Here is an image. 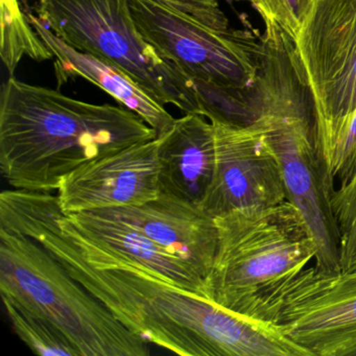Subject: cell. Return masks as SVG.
Wrapping results in <instances>:
<instances>
[{"instance_id": "6da1fadb", "label": "cell", "mask_w": 356, "mask_h": 356, "mask_svg": "<svg viewBox=\"0 0 356 356\" xmlns=\"http://www.w3.org/2000/svg\"><path fill=\"white\" fill-rule=\"evenodd\" d=\"M59 197L9 189L0 229L34 239L131 332L183 356H310L270 321L226 309L122 261L90 264L63 234Z\"/></svg>"}, {"instance_id": "7a4b0ae2", "label": "cell", "mask_w": 356, "mask_h": 356, "mask_svg": "<svg viewBox=\"0 0 356 356\" xmlns=\"http://www.w3.org/2000/svg\"><path fill=\"white\" fill-rule=\"evenodd\" d=\"M124 107L78 101L10 78L0 95V170L14 188L55 191L95 160L157 138Z\"/></svg>"}, {"instance_id": "3957f363", "label": "cell", "mask_w": 356, "mask_h": 356, "mask_svg": "<svg viewBox=\"0 0 356 356\" xmlns=\"http://www.w3.org/2000/svg\"><path fill=\"white\" fill-rule=\"evenodd\" d=\"M0 293L53 325L80 356H147L149 341L124 327L34 239L0 229Z\"/></svg>"}, {"instance_id": "277c9868", "label": "cell", "mask_w": 356, "mask_h": 356, "mask_svg": "<svg viewBox=\"0 0 356 356\" xmlns=\"http://www.w3.org/2000/svg\"><path fill=\"white\" fill-rule=\"evenodd\" d=\"M214 220L218 249L206 283L210 301L226 309L258 318L268 298L316 259V245L289 202Z\"/></svg>"}, {"instance_id": "5b68a950", "label": "cell", "mask_w": 356, "mask_h": 356, "mask_svg": "<svg viewBox=\"0 0 356 356\" xmlns=\"http://www.w3.org/2000/svg\"><path fill=\"white\" fill-rule=\"evenodd\" d=\"M36 16L70 47L124 70L164 107L201 115L193 79L143 38L129 0H38Z\"/></svg>"}, {"instance_id": "8992f818", "label": "cell", "mask_w": 356, "mask_h": 356, "mask_svg": "<svg viewBox=\"0 0 356 356\" xmlns=\"http://www.w3.org/2000/svg\"><path fill=\"white\" fill-rule=\"evenodd\" d=\"M129 3L143 38L191 79L227 89H245L255 80L260 36L206 26L168 0Z\"/></svg>"}, {"instance_id": "52a82bcc", "label": "cell", "mask_w": 356, "mask_h": 356, "mask_svg": "<svg viewBox=\"0 0 356 356\" xmlns=\"http://www.w3.org/2000/svg\"><path fill=\"white\" fill-rule=\"evenodd\" d=\"M321 154L356 111V0H316L295 41Z\"/></svg>"}, {"instance_id": "ba28073f", "label": "cell", "mask_w": 356, "mask_h": 356, "mask_svg": "<svg viewBox=\"0 0 356 356\" xmlns=\"http://www.w3.org/2000/svg\"><path fill=\"white\" fill-rule=\"evenodd\" d=\"M258 318L310 356H356V268L307 266L268 298Z\"/></svg>"}, {"instance_id": "9c48e42d", "label": "cell", "mask_w": 356, "mask_h": 356, "mask_svg": "<svg viewBox=\"0 0 356 356\" xmlns=\"http://www.w3.org/2000/svg\"><path fill=\"white\" fill-rule=\"evenodd\" d=\"M259 126L278 160L286 201L299 212L316 245L314 266L327 272L341 270L339 232L331 207L334 188L316 145L314 118Z\"/></svg>"}, {"instance_id": "30bf717a", "label": "cell", "mask_w": 356, "mask_h": 356, "mask_svg": "<svg viewBox=\"0 0 356 356\" xmlns=\"http://www.w3.org/2000/svg\"><path fill=\"white\" fill-rule=\"evenodd\" d=\"M210 122L216 133V170L202 209L216 218L286 201L280 166L264 129L257 124Z\"/></svg>"}, {"instance_id": "8fae6325", "label": "cell", "mask_w": 356, "mask_h": 356, "mask_svg": "<svg viewBox=\"0 0 356 356\" xmlns=\"http://www.w3.org/2000/svg\"><path fill=\"white\" fill-rule=\"evenodd\" d=\"M160 137L84 164L62 178L64 214L139 206L157 199Z\"/></svg>"}, {"instance_id": "7c38bea8", "label": "cell", "mask_w": 356, "mask_h": 356, "mask_svg": "<svg viewBox=\"0 0 356 356\" xmlns=\"http://www.w3.org/2000/svg\"><path fill=\"white\" fill-rule=\"evenodd\" d=\"M59 226L90 264L127 262L210 301L207 284L202 277L170 257L136 229L101 210L63 213Z\"/></svg>"}, {"instance_id": "4fadbf2b", "label": "cell", "mask_w": 356, "mask_h": 356, "mask_svg": "<svg viewBox=\"0 0 356 356\" xmlns=\"http://www.w3.org/2000/svg\"><path fill=\"white\" fill-rule=\"evenodd\" d=\"M99 210L136 229L207 281L218 249V229L201 207L159 195L143 205Z\"/></svg>"}, {"instance_id": "5bb4252c", "label": "cell", "mask_w": 356, "mask_h": 356, "mask_svg": "<svg viewBox=\"0 0 356 356\" xmlns=\"http://www.w3.org/2000/svg\"><path fill=\"white\" fill-rule=\"evenodd\" d=\"M160 195L202 208L216 170V133L205 116L185 114L161 135Z\"/></svg>"}, {"instance_id": "9a60e30c", "label": "cell", "mask_w": 356, "mask_h": 356, "mask_svg": "<svg viewBox=\"0 0 356 356\" xmlns=\"http://www.w3.org/2000/svg\"><path fill=\"white\" fill-rule=\"evenodd\" d=\"M26 18L55 58L54 67L58 86H63L74 79H84L111 95L122 107L134 112L157 132L158 136L172 128L176 118L124 70L102 58L70 47L34 14H26Z\"/></svg>"}, {"instance_id": "2e32d148", "label": "cell", "mask_w": 356, "mask_h": 356, "mask_svg": "<svg viewBox=\"0 0 356 356\" xmlns=\"http://www.w3.org/2000/svg\"><path fill=\"white\" fill-rule=\"evenodd\" d=\"M3 301L14 332L33 353L41 356H80L78 350L53 325L22 312L9 301Z\"/></svg>"}, {"instance_id": "e0dca14e", "label": "cell", "mask_w": 356, "mask_h": 356, "mask_svg": "<svg viewBox=\"0 0 356 356\" xmlns=\"http://www.w3.org/2000/svg\"><path fill=\"white\" fill-rule=\"evenodd\" d=\"M331 207L339 232V268H356V165L331 193Z\"/></svg>"}, {"instance_id": "ac0fdd59", "label": "cell", "mask_w": 356, "mask_h": 356, "mask_svg": "<svg viewBox=\"0 0 356 356\" xmlns=\"http://www.w3.org/2000/svg\"><path fill=\"white\" fill-rule=\"evenodd\" d=\"M316 0H249L264 24L279 26L295 41Z\"/></svg>"}, {"instance_id": "d6986e66", "label": "cell", "mask_w": 356, "mask_h": 356, "mask_svg": "<svg viewBox=\"0 0 356 356\" xmlns=\"http://www.w3.org/2000/svg\"><path fill=\"white\" fill-rule=\"evenodd\" d=\"M321 157L333 188L335 181L341 183L350 176L356 165V111Z\"/></svg>"}, {"instance_id": "ffe728a7", "label": "cell", "mask_w": 356, "mask_h": 356, "mask_svg": "<svg viewBox=\"0 0 356 356\" xmlns=\"http://www.w3.org/2000/svg\"><path fill=\"white\" fill-rule=\"evenodd\" d=\"M175 7L218 30L230 29L228 18L220 10L218 0H168Z\"/></svg>"}, {"instance_id": "44dd1931", "label": "cell", "mask_w": 356, "mask_h": 356, "mask_svg": "<svg viewBox=\"0 0 356 356\" xmlns=\"http://www.w3.org/2000/svg\"><path fill=\"white\" fill-rule=\"evenodd\" d=\"M236 1H248L249 3V0H236Z\"/></svg>"}]
</instances>
